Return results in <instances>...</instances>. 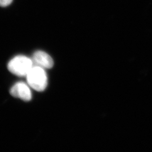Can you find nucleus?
<instances>
[{"label":"nucleus","instance_id":"obj_2","mask_svg":"<svg viewBox=\"0 0 152 152\" xmlns=\"http://www.w3.org/2000/svg\"><path fill=\"white\" fill-rule=\"evenodd\" d=\"M32 67V60L23 55L14 57L7 64L9 71L13 75L19 77L27 76Z\"/></svg>","mask_w":152,"mask_h":152},{"label":"nucleus","instance_id":"obj_5","mask_svg":"<svg viewBox=\"0 0 152 152\" xmlns=\"http://www.w3.org/2000/svg\"><path fill=\"white\" fill-rule=\"evenodd\" d=\"M12 0H0V6L6 7L10 5Z\"/></svg>","mask_w":152,"mask_h":152},{"label":"nucleus","instance_id":"obj_1","mask_svg":"<svg viewBox=\"0 0 152 152\" xmlns=\"http://www.w3.org/2000/svg\"><path fill=\"white\" fill-rule=\"evenodd\" d=\"M27 77L28 85L37 91H43L48 86V76L40 66H33Z\"/></svg>","mask_w":152,"mask_h":152},{"label":"nucleus","instance_id":"obj_4","mask_svg":"<svg viewBox=\"0 0 152 152\" xmlns=\"http://www.w3.org/2000/svg\"><path fill=\"white\" fill-rule=\"evenodd\" d=\"M34 61L39 66L48 69L53 68L54 61L48 54L42 51H37L33 55Z\"/></svg>","mask_w":152,"mask_h":152},{"label":"nucleus","instance_id":"obj_3","mask_svg":"<svg viewBox=\"0 0 152 152\" xmlns=\"http://www.w3.org/2000/svg\"><path fill=\"white\" fill-rule=\"evenodd\" d=\"M10 93L13 97L19 98L26 102L30 101L32 98V92L29 86L23 82L15 83L11 87Z\"/></svg>","mask_w":152,"mask_h":152}]
</instances>
